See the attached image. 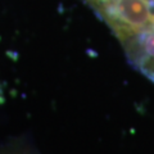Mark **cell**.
I'll list each match as a JSON object with an SVG mask.
<instances>
[{
  "label": "cell",
  "mask_w": 154,
  "mask_h": 154,
  "mask_svg": "<svg viewBox=\"0 0 154 154\" xmlns=\"http://www.w3.org/2000/svg\"><path fill=\"white\" fill-rule=\"evenodd\" d=\"M4 103V93H3V89H2V85H0V104Z\"/></svg>",
  "instance_id": "cell-1"
},
{
  "label": "cell",
  "mask_w": 154,
  "mask_h": 154,
  "mask_svg": "<svg viewBox=\"0 0 154 154\" xmlns=\"http://www.w3.org/2000/svg\"><path fill=\"white\" fill-rule=\"evenodd\" d=\"M13 154H30V153H25V152H18V153H13Z\"/></svg>",
  "instance_id": "cell-2"
}]
</instances>
